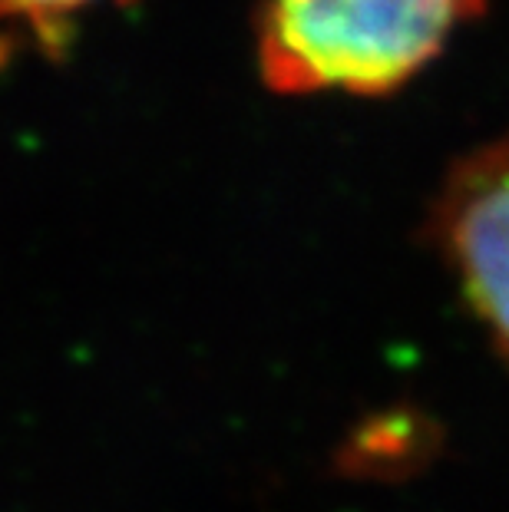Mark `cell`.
<instances>
[{
	"label": "cell",
	"instance_id": "1",
	"mask_svg": "<svg viewBox=\"0 0 509 512\" xmlns=\"http://www.w3.org/2000/svg\"><path fill=\"white\" fill-rule=\"evenodd\" d=\"M480 10L483 0H262L258 70L281 96H387Z\"/></svg>",
	"mask_w": 509,
	"mask_h": 512
},
{
	"label": "cell",
	"instance_id": "2",
	"mask_svg": "<svg viewBox=\"0 0 509 512\" xmlns=\"http://www.w3.org/2000/svg\"><path fill=\"white\" fill-rule=\"evenodd\" d=\"M427 235L486 341L509 364V133L453 162L433 195Z\"/></svg>",
	"mask_w": 509,
	"mask_h": 512
},
{
	"label": "cell",
	"instance_id": "3",
	"mask_svg": "<svg viewBox=\"0 0 509 512\" xmlns=\"http://www.w3.org/2000/svg\"><path fill=\"white\" fill-rule=\"evenodd\" d=\"M103 4H133V0H0V30H17L57 50L86 10Z\"/></svg>",
	"mask_w": 509,
	"mask_h": 512
}]
</instances>
